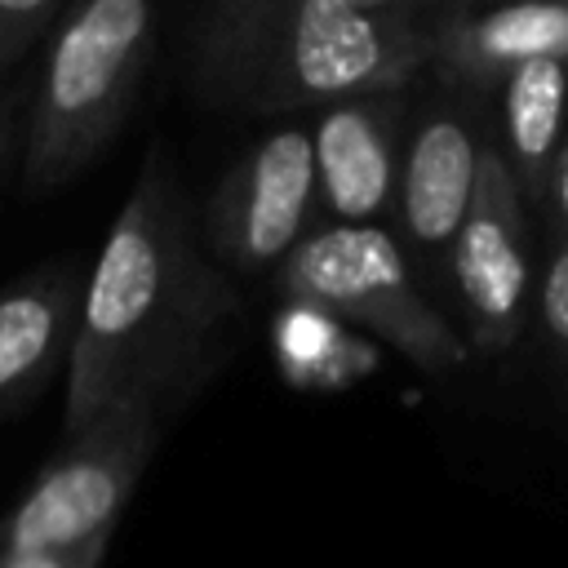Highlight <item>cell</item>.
<instances>
[{
	"mask_svg": "<svg viewBox=\"0 0 568 568\" xmlns=\"http://www.w3.org/2000/svg\"><path fill=\"white\" fill-rule=\"evenodd\" d=\"M27 98H31V89H13V93H4V98H0V182H4V169H9L13 151L22 146Z\"/></svg>",
	"mask_w": 568,
	"mask_h": 568,
	"instance_id": "17",
	"label": "cell"
},
{
	"mask_svg": "<svg viewBox=\"0 0 568 568\" xmlns=\"http://www.w3.org/2000/svg\"><path fill=\"white\" fill-rule=\"evenodd\" d=\"M346 4H359V9H382V13H413V18H426V22H448L457 13H466L475 0H346Z\"/></svg>",
	"mask_w": 568,
	"mask_h": 568,
	"instance_id": "16",
	"label": "cell"
},
{
	"mask_svg": "<svg viewBox=\"0 0 568 568\" xmlns=\"http://www.w3.org/2000/svg\"><path fill=\"white\" fill-rule=\"evenodd\" d=\"M284 302H302L364 328L422 373H453L470 359L462 333L413 275L390 226H315L271 275Z\"/></svg>",
	"mask_w": 568,
	"mask_h": 568,
	"instance_id": "4",
	"label": "cell"
},
{
	"mask_svg": "<svg viewBox=\"0 0 568 568\" xmlns=\"http://www.w3.org/2000/svg\"><path fill=\"white\" fill-rule=\"evenodd\" d=\"M439 22L346 0H209L195 22L191 80L213 106L253 115L324 111L399 93L430 71Z\"/></svg>",
	"mask_w": 568,
	"mask_h": 568,
	"instance_id": "2",
	"label": "cell"
},
{
	"mask_svg": "<svg viewBox=\"0 0 568 568\" xmlns=\"http://www.w3.org/2000/svg\"><path fill=\"white\" fill-rule=\"evenodd\" d=\"M532 328L559 373H568V240L550 244L532 293Z\"/></svg>",
	"mask_w": 568,
	"mask_h": 568,
	"instance_id": "13",
	"label": "cell"
},
{
	"mask_svg": "<svg viewBox=\"0 0 568 568\" xmlns=\"http://www.w3.org/2000/svg\"><path fill=\"white\" fill-rule=\"evenodd\" d=\"M18 49H22V40H18V36H13V31L0 22V67H4V62H9Z\"/></svg>",
	"mask_w": 568,
	"mask_h": 568,
	"instance_id": "19",
	"label": "cell"
},
{
	"mask_svg": "<svg viewBox=\"0 0 568 568\" xmlns=\"http://www.w3.org/2000/svg\"><path fill=\"white\" fill-rule=\"evenodd\" d=\"M155 49V0H75L31 84L22 178L58 191L124 124Z\"/></svg>",
	"mask_w": 568,
	"mask_h": 568,
	"instance_id": "3",
	"label": "cell"
},
{
	"mask_svg": "<svg viewBox=\"0 0 568 568\" xmlns=\"http://www.w3.org/2000/svg\"><path fill=\"white\" fill-rule=\"evenodd\" d=\"M488 142V102L479 93L435 84L408 111L390 235L399 240L413 275L444 311V275L457 231L470 213L479 160Z\"/></svg>",
	"mask_w": 568,
	"mask_h": 568,
	"instance_id": "6",
	"label": "cell"
},
{
	"mask_svg": "<svg viewBox=\"0 0 568 568\" xmlns=\"http://www.w3.org/2000/svg\"><path fill=\"white\" fill-rule=\"evenodd\" d=\"M240 315V280L213 262L200 209L169 146L155 142L84 275L62 435L129 395L191 404L226 364Z\"/></svg>",
	"mask_w": 568,
	"mask_h": 568,
	"instance_id": "1",
	"label": "cell"
},
{
	"mask_svg": "<svg viewBox=\"0 0 568 568\" xmlns=\"http://www.w3.org/2000/svg\"><path fill=\"white\" fill-rule=\"evenodd\" d=\"M58 9V0H0V22L27 44L40 27H44V18Z\"/></svg>",
	"mask_w": 568,
	"mask_h": 568,
	"instance_id": "18",
	"label": "cell"
},
{
	"mask_svg": "<svg viewBox=\"0 0 568 568\" xmlns=\"http://www.w3.org/2000/svg\"><path fill=\"white\" fill-rule=\"evenodd\" d=\"M488 98H493L488 106L493 146L506 160L532 217L550 164L568 133V58H532L515 67Z\"/></svg>",
	"mask_w": 568,
	"mask_h": 568,
	"instance_id": "12",
	"label": "cell"
},
{
	"mask_svg": "<svg viewBox=\"0 0 568 568\" xmlns=\"http://www.w3.org/2000/svg\"><path fill=\"white\" fill-rule=\"evenodd\" d=\"M532 217L488 133L475 200L444 275V315L470 355H506L532 324Z\"/></svg>",
	"mask_w": 568,
	"mask_h": 568,
	"instance_id": "7",
	"label": "cell"
},
{
	"mask_svg": "<svg viewBox=\"0 0 568 568\" xmlns=\"http://www.w3.org/2000/svg\"><path fill=\"white\" fill-rule=\"evenodd\" d=\"M532 217L541 222V231H546L550 244H564L568 240V133H564V146H559V155L550 164V178L541 186V200H537Z\"/></svg>",
	"mask_w": 568,
	"mask_h": 568,
	"instance_id": "15",
	"label": "cell"
},
{
	"mask_svg": "<svg viewBox=\"0 0 568 568\" xmlns=\"http://www.w3.org/2000/svg\"><path fill=\"white\" fill-rule=\"evenodd\" d=\"M115 532V528H111ZM111 532H93L75 546H53V550H27V555H4L0 568H102L111 550Z\"/></svg>",
	"mask_w": 568,
	"mask_h": 568,
	"instance_id": "14",
	"label": "cell"
},
{
	"mask_svg": "<svg viewBox=\"0 0 568 568\" xmlns=\"http://www.w3.org/2000/svg\"><path fill=\"white\" fill-rule=\"evenodd\" d=\"M320 226L311 124L288 120L253 142L200 209V235L231 280L275 275Z\"/></svg>",
	"mask_w": 568,
	"mask_h": 568,
	"instance_id": "8",
	"label": "cell"
},
{
	"mask_svg": "<svg viewBox=\"0 0 568 568\" xmlns=\"http://www.w3.org/2000/svg\"><path fill=\"white\" fill-rule=\"evenodd\" d=\"M413 98L364 93L315 111L311 155L320 226H386L395 213L399 160L408 138Z\"/></svg>",
	"mask_w": 568,
	"mask_h": 568,
	"instance_id": "9",
	"label": "cell"
},
{
	"mask_svg": "<svg viewBox=\"0 0 568 568\" xmlns=\"http://www.w3.org/2000/svg\"><path fill=\"white\" fill-rule=\"evenodd\" d=\"M568 58V0H484L435 36L430 75L488 98L515 67Z\"/></svg>",
	"mask_w": 568,
	"mask_h": 568,
	"instance_id": "11",
	"label": "cell"
},
{
	"mask_svg": "<svg viewBox=\"0 0 568 568\" xmlns=\"http://www.w3.org/2000/svg\"><path fill=\"white\" fill-rule=\"evenodd\" d=\"M475 4H484V0H475ZM475 4H470V9H475Z\"/></svg>",
	"mask_w": 568,
	"mask_h": 568,
	"instance_id": "20",
	"label": "cell"
},
{
	"mask_svg": "<svg viewBox=\"0 0 568 568\" xmlns=\"http://www.w3.org/2000/svg\"><path fill=\"white\" fill-rule=\"evenodd\" d=\"M84 275L67 262L27 271L0 288V417L22 413L71 364Z\"/></svg>",
	"mask_w": 568,
	"mask_h": 568,
	"instance_id": "10",
	"label": "cell"
},
{
	"mask_svg": "<svg viewBox=\"0 0 568 568\" xmlns=\"http://www.w3.org/2000/svg\"><path fill=\"white\" fill-rule=\"evenodd\" d=\"M182 408L186 404H173L164 395H129L102 408L80 430L62 435L58 453L4 515L0 559L111 532Z\"/></svg>",
	"mask_w": 568,
	"mask_h": 568,
	"instance_id": "5",
	"label": "cell"
}]
</instances>
